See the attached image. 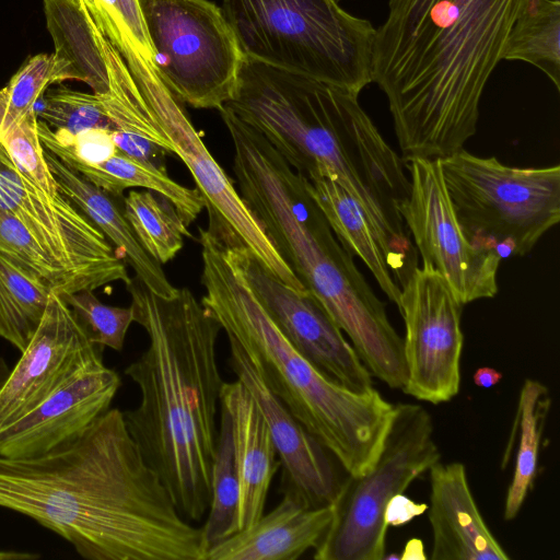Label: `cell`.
<instances>
[{
  "label": "cell",
  "instance_id": "obj_1",
  "mask_svg": "<svg viewBox=\"0 0 560 560\" xmlns=\"http://www.w3.org/2000/svg\"><path fill=\"white\" fill-rule=\"evenodd\" d=\"M0 508L34 520L88 560H206L202 528L179 513L117 408L46 454L0 456Z\"/></svg>",
  "mask_w": 560,
  "mask_h": 560
},
{
  "label": "cell",
  "instance_id": "obj_2",
  "mask_svg": "<svg viewBox=\"0 0 560 560\" xmlns=\"http://www.w3.org/2000/svg\"><path fill=\"white\" fill-rule=\"evenodd\" d=\"M529 0H388L371 77L388 101L401 160L464 149L485 88Z\"/></svg>",
  "mask_w": 560,
  "mask_h": 560
},
{
  "label": "cell",
  "instance_id": "obj_3",
  "mask_svg": "<svg viewBox=\"0 0 560 560\" xmlns=\"http://www.w3.org/2000/svg\"><path fill=\"white\" fill-rule=\"evenodd\" d=\"M126 287L135 322L145 330L149 345L125 369L140 401L122 411L124 420L179 513L198 522L211 498L224 383L217 358L222 327L187 288L163 298L137 278Z\"/></svg>",
  "mask_w": 560,
  "mask_h": 560
},
{
  "label": "cell",
  "instance_id": "obj_4",
  "mask_svg": "<svg viewBox=\"0 0 560 560\" xmlns=\"http://www.w3.org/2000/svg\"><path fill=\"white\" fill-rule=\"evenodd\" d=\"M358 98L335 84L245 56L236 92L224 106L301 176L342 187L388 252L407 238L399 207L410 182L401 158Z\"/></svg>",
  "mask_w": 560,
  "mask_h": 560
},
{
  "label": "cell",
  "instance_id": "obj_5",
  "mask_svg": "<svg viewBox=\"0 0 560 560\" xmlns=\"http://www.w3.org/2000/svg\"><path fill=\"white\" fill-rule=\"evenodd\" d=\"M201 304L256 360L270 390L349 476L366 472L395 405L374 387L354 392L326 376L283 336L252 290L233 244L199 228Z\"/></svg>",
  "mask_w": 560,
  "mask_h": 560
},
{
  "label": "cell",
  "instance_id": "obj_6",
  "mask_svg": "<svg viewBox=\"0 0 560 560\" xmlns=\"http://www.w3.org/2000/svg\"><path fill=\"white\" fill-rule=\"evenodd\" d=\"M246 57L342 88L372 83L376 28L335 0H222Z\"/></svg>",
  "mask_w": 560,
  "mask_h": 560
},
{
  "label": "cell",
  "instance_id": "obj_7",
  "mask_svg": "<svg viewBox=\"0 0 560 560\" xmlns=\"http://www.w3.org/2000/svg\"><path fill=\"white\" fill-rule=\"evenodd\" d=\"M439 159L466 236L501 259L526 255L559 222V165L513 167L464 149Z\"/></svg>",
  "mask_w": 560,
  "mask_h": 560
},
{
  "label": "cell",
  "instance_id": "obj_8",
  "mask_svg": "<svg viewBox=\"0 0 560 560\" xmlns=\"http://www.w3.org/2000/svg\"><path fill=\"white\" fill-rule=\"evenodd\" d=\"M432 417L419 404L399 402L372 467L342 481L331 503L329 527L315 548L316 560H382L388 501L441 459Z\"/></svg>",
  "mask_w": 560,
  "mask_h": 560
},
{
  "label": "cell",
  "instance_id": "obj_9",
  "mask_svg": "<svg viewBox=\"0 0 560 560\" xmlns=\"http://www.w3.org/2000/svg\"><path fill=\"white\" fill-rule=\"evenodd\" d=\"M159 71L176 97L221 110L245 55L222 9L209 0H139Z\"/></svg>",
  "mask_w": 560,
  "mask_h": 560
},
{
  "label": "cell",
  "instance_id": "obj_10",
  "mask_svg": "<svg viewBox=\"0 0 560 560\" xmlns=\"http://www.w3.org/2000/svg\"><path fill=\"white\" fill-rule=\"evenodd\" d=\"M402 162L410 174V190L399 213L422 266L439 272L463 305L493 298L501 257L466 236L450 199L440 159L411 158Z\"/></svg>",
  "mask_w": 560,
  "mask_h": 560
},
{
  "label": "cell",
  "instance_id": "obj_11",
  "mask_svg": "<svg viewBox=\"0 0 560 560\" xmlns=\"http://www.w3.org/2000/svg\"><path fill=\"white\" fill-rule=\"evenodd\" d=\"M0 209L15 217L85 290L129 283L126 262L66 196L49 197L13 163L0 141Z\"/></svg>",
  "mask_w": 560,
  "mask_h": 560
},
{
  "label": "cell",
  "instance_id": "obj_12",
  "mask_svg": "<svg viewBox=\"0 0 560 560\" xmlns=\"http://www.w3.org/2000/svg\"><path fill=\"white\" fill-rule=\"evenodd\" d=\"M153 122L190 172L209 215V231L241 242L272 275L296 291L307 290L269 240L233 182L212 156L183 103L167 85L141 93Z\"/></svg>",
  "mask_w": 560,
  "mask_h": 560
},
{
  "label": "cell",
  "instance_id": "obj_13",
  "mask_svg": "<svg viewBox=\"0 0 560 560\" xmlns=\"http://www.w3.org/2000/svg\"><path fill=\"white\" fill-rule=\"evenodd\" d=\"M407 382L401 390L433 405L452 400L460 386L463 304L434 269L417 267L401 285Z\"/></svg>",
  "mask_w": 560,
  "mask_h": 560
},
{
  "label": "cell",
  "instance_id": "obj_14",
  "mask_svg": "<svg viewBox=\"0 0 560 560\" xmlns=\"http://www.w3.org/2000/svg\"><path fill=\"white\" fill-rule=\"evenodd\" d=\"M228 241L255 295L291 345L340 385L354 392L373 388L370 371L319 300L287 285L241 242Z\"/></svg>",
  "mask_w": 560,
  "mask_h": 560
},
{
  "label": "cell",
  "instance_id": "obj_15",
  "mask_svg": "<svg viewBox=\"0 0 560 560\" xmlns=\"http://www.w3.org/2000/svg\"><path fill=\"white\" fill-rule=\"evenodd\" d=\"M120 384L102 355L91 359L32 410L0 427V456L35 457L75 441L110 408Z\"/></svg>",
  "mask_w": 560,
  "mask_h": 560
},
{
  "label": "cell",
  "instance_id": "obj_16",
  "mask_svg": "<svg viewBox=\"0 0 560 560\" xmlns=\"http://www.w3.org/2000/svg\"><path fill=\"white\" fill-rule=\"evenodd\" d=\"M102 351L54 292L38 328L0 387V427L32 410Z\"/></svg>",
  "mask_w": 560,
  "mask_h": 560
},
{
  "label": "cell",
  "instance_id": "obj_17",
  "mask_svg": "<svg viewBox=\"0 0 560 560\" xmlns=\"http://www.w3.org/2000/svg\"><path fill=\"white\" fill-rule=\"evenodd\" d=\"M229 363L256 402L282 466V488L301 494L311 506L331 504L341 487L331 454L270 390L254 357L228 336Z\"/></svg>",
  "mask_w": 560,
  "mask_h": 560
},
{
  "label": "cell",
  "instance_id": "obj_18",
  "mask_svg": "<svg viewBox=\"0 0 560 560\" xmlns=\"http://www.w3.org/2000/svg\"><path fill=\"white\" fill-rule=\"evenodd\" d=\"M428 520L432 560H506L509 555L487 526L459 462L435 463L429 470Z\"/></svg>",
  "mask_w": 560,
  "mask_h": 560
},
{
  "label": "cell",
  "instance_id": "obj_19",
  "mask_svg": "<svg viewBox=\"0 0 560 560\" xmlns=\"http://www.w3.org/2000/svg\"><path fill=\"white\" fill-rule=\"evenodd\" d=\"M253 525L210 547L206 560H295L315 549L330 525L332 504L311 506L292 489Z\"/></svg>",
  "mask_w": 560,
  "mask_h": 560
},
{
  "label": "cell",
  "instance_id": "obj_20",
  "mask_svg": "<svg viewBox=\"0 0 560 560\" xmlns=\"http://www.w3.org/2000/svg\"><path fill=\"white\" fill-rule=\"evenodd\" d=\"M220 404L228 409L232 422L241 490L237 523L240 532L262 516L280 460L276 459V447L256 402L240 381L223 383Z\"/></svg>",
  "mask_w": 560,
  "mask_h": 560
},
{
  "label": "cell",
  "instance_id": "obj_21",
  "mask_svg": "<svg viewBox=\"0 0 560 560\" xmlns=\"http://www.w3.org/2000/svg\"><path fill=\"white\" fill-rule=\"evenodd\" d=\"M44 154L61 194L112 242L119 257L133 269L136 278L156 295H175L178 288L170 282L161 265L142 248L112 196L67 167L45 149Z\"/></svg>",
  "mask_w": 560,
  "mask_h": 560
},
{
  "label": "cell",
  "instance_id": "obj_22",
  "mask_svg": "<svg viewBox=\"0 0 560 560\" xmlns=\"http://www.w3.org/2000/svg\"><path fill=\"white\" fill-rule=\"evenodd\" d=\"M55 54L68 62L71 80L86 83L96 95L109 89L107 38L81 0H43Z\"/></svg>",
  "mask_w": 560,
  "mask_h": 560
},
{
  "label": "cell",
  "instance_id": "obj_23",
  "mask_svg": "<svg viewBox=\"0 0 560 560\" xmlns=\"http://www.w3.org/2000/svg\"><path fill=\"white\" fill-rule=\"evenodd\" d=\"M304 179L311 196L343 248L352 257L358 256L363 261L382 291L399 308L400 288L394 280L382 245L359 205L342 187L329 179Z\"/></svg>",
  "mask_w": 560,
  "mask_h": 560
},
{
  "label": "cell",
  "instance_id": "obj_24",
  "mask_svg": "<svg viewBox=\"0 0 560 560\" xmlns=\"http://www.w3.org/2000/svg\"><path fill=\"white\" fill-rule=\"evenodd\" d=\"M93 185L112 197L122 196L128 188H144L167 199L183 221L189 225L203 210L206 203L197 188H187L173 180L167 172L117 152L98 164H88L73 159L60 160Z\"/></svg>",
  "mask_w": 560,
  "mask_h": 560
},
{
  "label": "cell",
  "instance_id": "obj_25",
  "mask_svg": "<svg viewBox=\"0 0 560 560\" xmlns=\"http://www.w3.org/2000/svg\"><path fill=\"white\" fill-rule=\"evenodd\" d=\"M54 288L0 253V338L22 352L38 328Z\"/></svg>",
  "mask_w": 560,
  "mask_h": 560
},
{
  "label": "cell",
  "instance_id": "obj_26",
  "mask_svg": "<svg viewBox=\"0 0 560 560\" xmlns=\"http://www.w3.org/2000/svg\"><path fill=\"white\" fill-rule=\"evenodd\" d=\"M550 405L548 388L536 380L527 378L520 393L514 422L518 445L513 477L505 497V521H512L518 515L534 487L541 436Z\"/></svg>",
  "mask_w": 560,
  "mask_h": 560
},
{
  "label": "cell",
  "instance_id": "obj_27",
  "mask_svg": "<svg viewBox=\"0 0 560 560\" xmlns=\"http://www.w3.org/2000/svg\"><path fill=\"white\" fill-rule=\"evenodd\" d=\"M502 60L536 67L560 91L559 0H529L510 31Z\"/></svg>",
  "mask_w": 560,
  "mask_h": 560
},
{
  "label": "cell",
  "instance_id": "obj_28",
  "mask_svg": "<svg viewBox=\"0 0 560 560\" xmlns=\"http://www.w3.org/2000/svg\"><path fill=\"white\" fill-rule=\"evenodd\" d=\"M240 495L231 416L220 404L217 448L211 470V498L208 516L201 527L207 551L237 532Z\"/></svg>",
  "mask_w": 560,
  "mask_h": 560
},
{
  "label": "cell",
  "instance_id": "obj_29",
  "mask_svg": "<svg viewBox=\"0 0 560 560\" xmlns=\"http://www.w3.org/2000/svg\"><path fill=\"white\" fill-rule=\"evenodd\" d=\"M124 214L142 248L160 265L172 260L191 236L175 207L151 190H130Z\"/></svg>",
  "mask_w": 560,
  "mask_h": 560
},
{
  "label": "cell",
  "instance_id": "obj_30",
  "mask_svg": "<svg viewBox=\"0 0 560 560\" xmlns=\"http://www.w3.org/2000/svg\"><path fill=\"white\" fill-rule=\"evenodd\" d=\"M65 80H71L67 61L52 54L31 57L0 90V136L11 129L47 89Z\"/></svg>",
  "mask_w": 560,
  "mask_h": 560
},
{
  "label": "cell",
  "instance_id": "obj_31",
  "mask_svg": "<svg viewBox=\"0 0 560 560\" xmlns=\"http://www.w3.org/2000/svg\"><path fill=\"white\" fill-rule=\"evenodd\" d=\"M0 253L40 276L59 294L85 290L71 270L45 249L15 217L1 209Z\"/></svg>",
  "mask_w": 560,
  "mask_h": 560
},
{
  "label": "cell",
  "instance_id": "obj_32",
  "mask_svg": "<svg viewBox=\"0 0 560 560\" xmlns=\"http://www.w3.org/2000/svg\"><path fill=\"white\" fill-rule=\"evenodd\" d=\"M52 130L77 135L89 129L116 130L101 98L66 86L47 89L43 108L37 113Z\"/></svg>",
  "mask_w": 560,
  "mask_h": 560
},
{
  "label": "cell",
  "instance_id": "obj_33",
  "mask_svg": "<svg viewBox=\"0 0 560 560\" xmlns=\"http://www.w3.org/2000/svg\"><path fill=\"white\" fill-rule=\"evenodd\" d=\"M60 295L94 346L102 350L104 347L122 350L127 331L135 322L131 305L119 307L104 304L90 290Z\"/></svg>",
  "mask_w": 560,
  "mask_h": 560
},
{
  "label": "cell",
  "instance_id": "obj_34",
  "mask_svg": "<svg viewBox=\"0 0 560 560\" xmlns=\"http://www.w3.org/2000/svg\"><path fill=\"white\" fill-rule=\"evenodd\" d=\"M38 117L34 109L26 113L0 141L16 167L49 197H60L58 183L51 174L39 140Z\"/></svg>",
  "mask_w": 560,
  "mask_h": 560
},
{
  "label": "cell",
  "instance_id": "obj_35",
  "mask_svg": "<svg viewBox=\"0 0 560 560\" xmlns=\"http://www.w3.org/2000/svg\"><path fill=\"white\" fill-rule=\"evenodd\" d=\"M112 137L122 154L166 172V155L170 153L163 147L142 136L120 130L112 131Z\"/></svg>",
  "mask_w": 560,
  "mask_h": 560
},
{
  "label": "cell",
  "instance_id": "obj_36",
  "mask_svg": "<svg viewBox=\"0 0 560 560\" xmlns=\"http://www.w3.org/2000/svg\"><path fill=\"white\" fill-rule=\"evenodd\" d=\"M126 25L147 60L156 65L154 49L142 19L139 0H119Z\"/></svg>",
  "mask_w": 560,
  "mask_h": 560
},
{
  "label": "cell",
  "instance_id": "obj_37",
  "mask_svg": "<svg viewBox=\"0 0 560 560\" xmlns=\"http://www.w3.org/2000/svg\"><path fill=\"white\" fill-rule=\"evenodd\" d=\"M427 509L428 504L416 503L404 493H398L388 501L384 512V520L387 526H402L423 514Z\"/></svg>",
  "mask_w": 560,
  "mask_h": 560
},
{
  "label": "cell",
  "instance_id": "obj_38",
  "mask_svg": "<svg viewBox=\"0 0 560 560\" xmlns=\"http://www.w3.org/2000/svg\"><path fill=\"white\" fill-rule=\"evenodd\" d=\"M501 380L502 373L489 366L479 368L472 376L475 385L482 388L493 387Z\"/></svg>",
  "mask_w": 560,
  "mask_h": 560
},
{
  "label": "cell",
  "instance_id": "obj_39",
  "mask_svg": "<svg viewBox=\"0 0 560 560\" xmlns=\"http://www.w3.org/2000/svg\"><path fill=\"white\" fill-rule=\"evenodd\" d=\"M427 556L424 555L423 544L420 539L412 538L407 541L402 553L400 555V560H424Z\"/></svg>",
  "mask_w": 560,
  "mask_h": 560
},
{
  "label": "cell",
  "instance_id": "obj_40",
  "mask_svg": "<svg viewBox=\"0 0 560 560\" xmlns=\"http://www.w3.org/2000/svg\"><path fill=\"white\" fill-rule=\"evenodd\" d=\"M9 372H10L9 368L5 364L4 360L0 358V387L2 386L5 378L8 377Z\"/></svg>",
  "mask_w": 560,
  "mask_h": 560
},
{
  "label": "cell",
  "instance_id": "obj_41",
  "mask_svg": "<svg viewBox=\"0 0 560 560\" xmlns=\"http://www.w3.org/2000/svg\"><path fill=\"white\" fill-rule=\"evenodd\" d=\"M335 1L339 3V2H340V1H342V0H335Z\"/></svg>",
  "mask_w": 560,
  "mask_h": 560
}]
</instances>
